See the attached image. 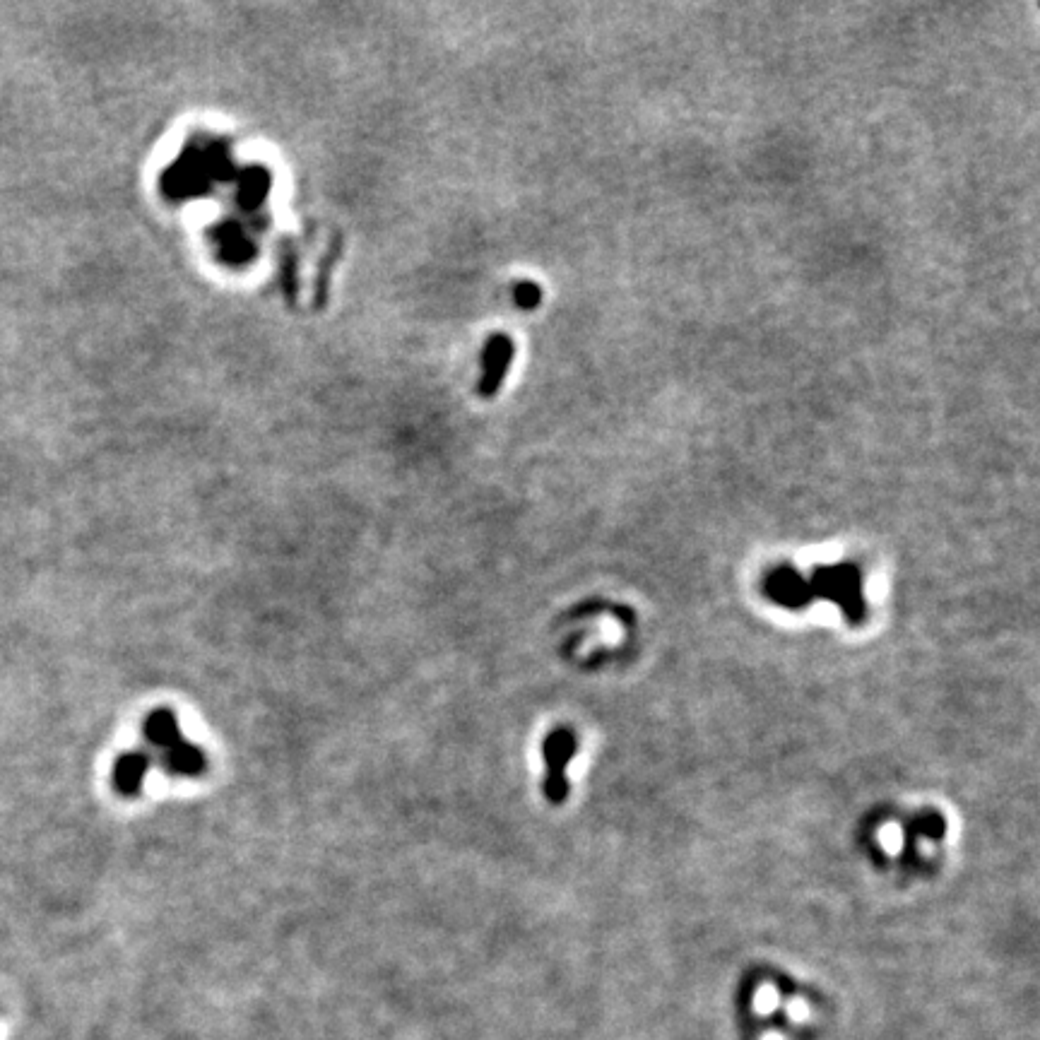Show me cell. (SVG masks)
<instances>
[{"instance_id":"cell-1","label":"cell","mask_w":1040,"mask_h":1040,"mask_svg":"<svg viewBox=\"0 0 1040 1040\" xmlns=\"http://www.w3.org/2000/svg\"><path fill=\"white\" fill-rule=\"evenodd\" d=\"M542 754H545L547 764L545 795L552 802H564L566 790H569V783H566V766H569L573 754H576V737L571 735V730H554L545 740Z\"/></svg>"},{"instance_id":"cell-2","label":"cell","mask_w":1040,"mask_h":1040,"mask_svg":"<svg viewBox=\"0 0 1040 1040\" xmlns=\"http://www.w3.org/2000/svg\"><path fill=\"white\" fill-rule=\"evenodd\" d=\"M814 590L826 598L838 600L845 607V612L858 619L862 614L860 600V573L853 566H833V569H821L814 578Z\"/></svg>"},{"instance_id":"cell-3","label":"cell","mask_w":1040,"mask_h":1040,"mask_svg":"<svg viewBox=\"0 0 1040 1040\" xmlns=\"http://www.w3.org/2000/svg\"><path fill=\"white\" fill-rule=\"evenodd\" d=\"M150 766H152L150 754L140 752V749L123 752L114 761V768H111V785H114L116 793L121 797H140Z\"/></svg>"},{"instance_id":"cell-4","label":"cell","mask_w":1040,"mask_h":1040,"mask_svg":"<svg viewBox=\"0 0 1040 1040\" xmlns=\"http://www.w3.org/2000/svg\"><path fill=\"white\" fill-rule=\"evenodd\" d=\"M162 768L167 776L174 778H200L208 771V754L203 747L188 742L186 737L174 747H169L167 752L159 754Z\"/></svg>"},{"instance_id":"cell-5","label":"cell","mask_w":1040,"mask_h":1040,"mask_svg":"<svg viewBox=\"0 0 1040 1040\" xmlns=\"http://www.w3.org/2000/svg\"><path fill=\"white\" fill-rule=\"evenodd\" d=\"M143 735H145L147 747L155 749V752H159V754L167 752L169 747H174V744H179L183 740L179 715H176L167 706L155 708V711L147 713V718L143 723Z\"/></svg>"},{"instance_id":"cell-6","label":"cell","mask_w":1040,"mask_h":1040,"mask_svg":"<svg viewBox=\"0 0 1040 1040\" xmlns=\"http://www.w3.org/2000/svg\"><path fill=\"white\" fill-rule=\"evenodd\" d=\"M513 359V342L506 335H499L489 342L487 354H484V376L480 383V390L484 395H494L501 388L504 378L508 374V366Z\"/></svg>"},{"instance_id":"cell-7","label":"cell","mask_w":1040,"mask_h":1040,"mask_svg":"<svg viewBox=\"0 0 1040 1040\" xmlns=\"http://www.w3.org/2000/svg\"><path fill=\"white\" fill-rule=\"evenodd\" d=\"M809 590L812 588H809V585L802 581L795 571H788V569L773 573L771 581H768V593H771L778 602H785V605H797L802 598H807Z\"/></svg>"},{"instance_id":"cell-8","label":"cell","mask_w":1040,"mask_h":1040,"mask_svg":"<svg viewBox=\"0 0 1040 1040\" xmlns=\"http://www.w3.org/2000/svg\"><path fill=\"white\" fill-rule=\"evenodd\" d=\"M516 301L520 309H535L542 301L540 287L533 285V282H523V285L516 287Z\"/></svg>"}]
</instances>
